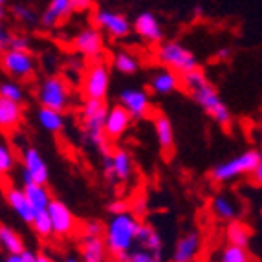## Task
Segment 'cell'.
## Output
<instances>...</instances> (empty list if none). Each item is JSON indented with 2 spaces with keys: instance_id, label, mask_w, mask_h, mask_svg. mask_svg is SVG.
I'll use <instances>...</instances> for the list:
<instances>
[{
  "instance_id": "cell-1",
  "label": "cell",
  "mask_w": 262,
  "mask_h": 262,
  "mask_svg": "<svg viewBox=\"0 0 262 262\" xmlns=\"http://www.w3.org/2000/svg\"><path fill=\"white\" fill-rule=\"evenodd\" d=\"M180 77H182V88H184L185 92L192 97V101H194L216 125H220V127H224V128H227L231 125V121H233L231 110L224 103L219 90L213 86V83L206 77V74H204L200 68L187 72V74L180 75Z\"/></svg>"
},
{
  "instance_id": "cell-2",
  "label": "cell",
  "mask_w": 262,
  "mask_h": 262,
  "mask_svg": "<svg viewBox=\"0 0 262 262\" xmlns=\"http://www.w3.org/2000/svg\"><path fill=\"white\" fill-rule=\"evenodd\" d=\"M138 226H140V219L132 211L125 209L110 214L108 222L105 224L103 241L114 262H123L128 251L136 246Z\"/></svg>"
},
{
  "instance_id": "cell-3",
  "label": "cell",
  "mask_w": 262,
  "mask_h": 262,
  "mask_svg": "<svg viewBox=\"0 0 262 262\" xmlns=\"http://www.w3.org/2000/svg\"><path fill=\"white\" fill-rule=\"evenodd\" d=\"M106 112H108V105L106 101L99 99H84L83 106H81V134H83L84 143L90 149H96L103 156L110 152V143L112 141L106 138L105 134V119Z\"/></svg>"
},
{
  "instance_id": "cell-4",
  "label": "cell",
  "mask_w": 262,
  "mask_h": 262,
  "mask_svg": "<svg viewBox=\"0 0 262 262\" xmlns=\"http://www.w3.org/2000/svg\"><path fill=\"white\" fill-rule=\"evenodd\" d=\"M258 158H260V150L257 149H249L241 154H236V156L227 158V160L216 163L211 169L209 172L211 182L219 185H226V184H233V182L244 178V176H249L253 172L255 167H257Z\"/></svg>"
},
{
  "instance_id": "cell-5",
  "label": "cell",
  "mask_w": 262,
  "mask_h": 262,
  "mask_svg": "<svg viewBox=\"0 0 262 262\" xmlns=\"http://www.w3.org/2000/svg\"><path fill=\"white\" fill-rule=\"evenodd\" d=\"M156 61L169 70L176 72L178 75H184L198 68L196 55L178 40H165L158 44Z\"/></svg>"
},
{
  "instance_id": "cell-6",
  "label": "cell",
  "mask_w": 262,
  "mask_h": 262,
  "mask_svg": "<svg viewBox=\"0 0 262 262\" xmlns=\"http://www.w3.org/2000/svg\"><path fill=\"white\" fill-rule=\"evenodd\" d=\"M37 101L44 108H53L66 112L72 106L70 84L59 75H50L37 88Z\"/></svg>"
},
{
  "instance_id": "cell-7",
  "label": "cell",
  "mask_w": 262,
  "mask_h": 262,
  "mask_svg": "<svg viewBox=\"0 0 262 262\" xmlns=\"http://www.w3.org/2000/svg\"><path fill=\"white\" fill-rule=\"evenodd\" d=\"M110 90V68L105 61H92L81 79V94L84 99L106 101Z\"/></svg>"
},
{
  "instance_id": "cell-8",
  "label": "cell",
  "mask_w": 262,
  "mask_h": 262,
  "mask_svg": "<svg viewBox=\"0 0 262 262\" xmlns=\"http://www.w3.org/2000/svg\"><path fill=\"white\" fill-rule=\"evenodd\" d=\"M0 68L9 79L15 81H31L35 77L37 61L31 52H20V50L6 48L0 55Z\"/></svg>"
},
{
  "instance_id": "cell-9",
  "label": "cell",
  "mask_w": 262,
  "mask_h": 262,
  "mask_svg": "<svg viewBox=\"0 0 262 262\" xmlns=\"http://www.w3.org/2000/svg\"><path fill=\"white\" fill-rule=\"evenodd\" d=\"M103 172L110 184H125L134 176V160L125 149H112L103 160Z\"/></svg>"
},
{
  "instance_id": "cell-10",
  "label": "cell",
  "mask_w": 262,
  "mask_h": 262,
  "mask_svg": "<svg viewBox=\"0 0 262 262\" xmlns=\"http://www.w3.org/2000/svg\"><path fill=\"white\" fill-rule=\"evenodd\" d=\"M92 22L101 33H105L112 39H125V37L130 35L132 31L130 20L119 11H114V9H96L92 15Z\"/></svg>"
},
{
  "instance_id": "cell-11",
  "label": "cell",
  "mask_w": 262,
  "mask_h": 262,
  "mask_svg": "<svg viewBox=\"0 0 262 262\" xmlns=\"http://www.w3.org/2000/svg\"><path fill=\"white\" fill-rule=\"evenodd\" d=\"M22 185L26 184H42L46 185L50 180V167L44 156L35 147H24L22 150Z\"/></svg>"
},
{
  "instance_id": "cell-12",
  "label": "cell",
  "mask_w": 262,
  "mask_h": 262,
  "mask_svg": "<svg viewBox=\"0 0 262 262\" xmlns=\"http://www.w3.org/2000/svg\"><path fill=\"white\" fill-rule=\"evenodd\" d=\"M118 103L130 114L132 119L149 118L152 114V101L143 88H123L118 94Z\"/></svg>"
},
{
  "instance_id": "cell-13",
  "label": "cell",
  "mask_w": 262,
  "mask_h": 262,
  "mask_svg": "<svg viewBox=\"0 0 262 262\" xmlns=\"http://www.w3.org/2000/svg\"><path fill=\"white\" fill-rule=\"evenodd\" d=\"M72 46L79 55L86 57L90 61H101V57L105 55V39L96 26L79 31L72 40Z\"/></svg>"
},
{
  "instance_id": "cell-14",
  "label": "cell",
  "mask_w": 262,
  "mask_h": 262,
  "mask_svg": "<svg viewBox=\"0 0 262 262\" xmlns=\"http://www.w3.org/2000/svg\"><path fill=\"white\" fill-rule=\"evenodd\" d=\"M48 216L52 222V231L59 238H66V236L74 235L75 227H77V220H75L74 213L70 207L66 206L64 202L52 198L48 206Z\"/></svg>"
},
{
  "instance_id": "cell-15",
  "label": "cell",
  "mask_w": 262,
  "mask_h": 262,
  "mask_svg": "<svg viewBox=\"0 0 262 262\" xmlns=\"http://www.w3.org/2000/svg\"><path fill=\"white\" fill-rule=\"evenodd\" d=\"M202 236L196 229L184 233L174 244V249L170 253V262H194L200 255Z\"/></svg>"
},
{
  "instance_id": "cell-16",
  "label": "cell",
  "mask_w": 262,
  "mask_h": 262,
  "mask_svg": "<svg viewBox=\"0 0 262 262\" xmlns=\"http://www.w3.org/2000/svg\"><path fill=\"white\" fill-rule=\"evenodd\" d=\"M149 88L156 96H170L182 88V77L165 66H160V68L150 72Z\"/></svg>"
},
{
  "instance_id": "cell-17",
  "label": "cell",
  "mask_w": 262,
  "mask_h": 262,
  "mask_svg": "<svg viewBox=\"0 0 262 262\" xmlns=\"http://www.w3.org/2000/svg\"><path fill=\"white\" fill-rule=\"evenodd\" d=\"M130 125H132L130 114L123 108L119 103H116L114 106H108V112H106V119H105V134L110 141L121 140L123 136L128 132Z\"/></svg>"
},
{
  "instance_id": "cell-18",
  "label": "cell",
  "mask_w": 262,
  "mask_h": 262,
  "mask_svg": "<svg viewBox=\"0 0 262 262\" xmlns=\"http://www.w3.org/2000/svg\"><path fill=\"white\" fill-rule=\"evenodd\" d=\"M211 213H213L214 220H219V222H233L242 213L241 202L229 192H216L211 200Z\"/></svg>"
},
{
  "instance_id": "cell-19",
  "label": "cell",
  "mask_w": 262,
  "mask_h": 262,
  "mask_svg": "<svg viewBox=\"0 0 262 262\" xmlns=\"http://www.w3.org/2000/svg\"><path fill=\"white\" fill-rule=\"evenodd\" d=\"M134 33L149 44L163 42V30L152 11H141L134 20Z\"/></svg>"
},
{
  "instance_id": "cell-20",
  "label": "cell",
  "mask_w": 262,
  "mask_h": 262,
  "mask_svg": "<svg viewBox=\"0 0 262 262\" xmlns=\"http://www.w3.org/2000/svg\"><path fill=\"white\" fill-rule=\"evenodd\" d=\"M4 198H6V202H8L9 209L17 214V219L20 220V222L28 224V226H31L33 211H31V206H30V202H28L24 189L18 187V185H9V187H6Z\"/></svg>"
},
{
  "instance_id": "cell-21",
  "label": "cell",
  "mask_w": 262,
  "mask_h": 262,
  "mask_svg": "<svg viewBox=\"0 0 262 262\" xmlns=\"http://www.w3.org/2000/svg\"><path fill=\"white\" fill-rule=\"evenodd\" d=\"M152 127L160 150L163 154H170L174 149V127H172V121L169 119V116H165L162 112L154 114Z\"/></svg>"
},
{
  "instance_id": "cell-22",
  "label": "cell",
  "mask_w": 262,
  "mask_h": 262,
  "mask_svg": "<svg viewBox=\"0 0 262 262\" xmlns=\"http://www.w3.org/2000/svg\"><path fill=\"white\" fill-rule=\"evenodd\" d=\"M79 258L81 262H105L108 258V249L103 236H81Z\"/></svg>"
},
{
  "instance_id": "cell-23",
  "label": "cell",
  "mask_w": 262,
  "mask_h": 262,
  "mask_svg": "<svg viewBox=\"0 0 262 262\" xmlns=\"http://www.w3.org/2000/svg\"><path fill=\"white\" fill-rule=\"evenodd\" d=\"M24 119V106L0 97V132H13Z\"/></svg>"
},
{
  "instance_id": "cell-24",
  "label": "cell",
  "mask_w": 262,
  "mask_h": 262,
  "mask_svg": "<svg viewBox=\"0 0 262 262\" xmlns=\"http://www.w3.org/2000/svg\"><path fill=\"white\" fill-rule=\"evenodd\" d=\"M72 13H74L72 11V0H50L48 8L44 9V13L40 15V26L46 28V30H53Z\"/></svg>"
},
{
  "instance_id": "cell-25",
  "label": "cell",
  "mask_w": 262,
  "mask_h": 262,
  "mask_svg": "<svg viewBox=\"0 0 262 262\" xmlns=\"http://www.w3.org/2000/svg\"><path fill=\"white\" fill-rule=\"evenodd\" d=\"M35 118L37 123H39V127L42 130L50 132V134H61L66 127V116L64 112H59V110L39 106Z\"/></svg>"
},
{
  "instance_id": "cell-26",
  "label": "cell",
  "mask_w": 262,
  "mask_h": 262,
  "mask_svg": "<svg viewBox=\"0 0 262 262\" xmlns=\"http://www.w3.org/2000/svg\"><path fill=\"white\" fill-rule=\"evenodd\" d=\"M24 192H26L28 202H30L33 214L37 213H46L48 211L50 202H52V194H50L48 187L42 184H26L22 185Z\"/></svg>"
},
{
  "instance_id": "cell-27",
  "label": "cell",
  "mask_w": 262,
  "mask_h": 262,
  "mask_svg": "<svg viewBox=\"0 0 262 262\" xmlns=\"http://www.w3.org/2000/svg\"><path fill=\"white\" fill-rule=\"evenodd\" d=\"M136 246H138V248H143V249H149V251H158V253H162V249H163L162 235H160L150 224L140 222L138 233H136Z\"/></svg>"
},
{
  "instance_id": "cell-28",
  "label": "cell",
  "mask_w": 262,
  "mask_h": 262,
  "mask_svg": "<svg viewBox=\"0 0 262 262\" xmlns=\"http://www.w3.org/2000/svg\"><path fill=\"white\" fill-rule=\"evenodd\" d=\"M0 249L6 255L20 253L26 249V244L22 241V236L18 235V231L8 224H0Z\"/></svg>"
},
{
  "instance_id": "cell-29",
  "label": "cell",
  "mask_w": 262,
  "mask_h": 262,
  "mask_svg": "<svg viewBox=\"0 0 262 262\" xmlns=\"http://www.w3.org/2000/svg\"><path fill=\"white\" fill-rule=\"evenodd\" d=\"M226 242L233 246H241V248H248L249 241H251V229L246 222L242 220H233V222H227L226 226Z\"/></svg>"
},
{
  "instance_id": "cell-30",
  "label": "cell",
  "mask_w": 262,
  "mask_h": 262,
  "mask_svg": "<svg viewBox=\"0 0 262 262\" xmlns=\"http://www.w3.org/2000/svg\"><path fill=\"white\" fill-rule=\"evenodd\" d=\"M114 68L123 75H134L140 70V59L134 55L132 52H118L114 55Z\"/></svg>"
},
{
  "instance_id": "cell-31",
  "label": "cell",
  "mask_w": 262,
  "mask_h": 262,
  "mask_svg": "<svg viewBox=\"0 0 262 262\" xmlns=\"http://www.w3.org/2000/svg\"><path fill=\"white\" fill-rule=\"evenodd\" d=\"M216 262H253V257L248 251V248L226 244L216 255Z\"/></svg>"
},
{
  "instance_id": "cell-32",
  "label": "cell",
  "mask_w": 262,
  "mask_h": 262,
  "mask_svg": "<svg viewBox=\"0 0 262 262\" xmlns=\"http://www.w3.org/2000/svg\"><path fill=\"white\" fill-rule=\"evenodd\" d=\"M0 97H4L8 101H13V103H24L26 101V90L20 84V81H15V79H6V81H0Z\"/></svg>"
},
{
  "instance_id": "cell-33",
  "label": "cell",
  "mask_w": 262,
  "mask_h": 262,
  "mask_svg": "<svg viewBox=\"0 0 262 262\" xmlns=\"http://www.w3.org/2000/svg\"><path fill=\"white\" fill-rule=\"evenodd\" d=\"M123 262H163V260H162V253L149 251V249H143V248H136L134 246Z\"/></svg>"
},
{
  "instance_id": "cell-34",
  "label": "cell",
  "mask_w": 262,
  "mask_h": 262,
  "mask_svg": "<svg viewBox=\"0 0 262 262\" xmlns=\"http://www.w3.org/2000/svg\"><path fill=\"white\" fill-rule=\"evenodd\" d=\"M31 227H33V231H35L37 236H40V238H48V236H52L53 231H52V222H50L48 211H46V213L33 214Z\"/></svg>"
},
{
  "instance_id": "cell-35",
  "label": "cell",
  "mask_w": 262,
  "mask_h": 262,
  "mask_svg": "<svg viewBox=\"0 0 262 262\" xmlns=\"http://www.w3.org/2000/svg\"><path fill=\"white\" fill-rule=\"evenodd\" d=\"M15 152L8 143L0 141V174H9L15 169Z\"/></svg>"
},
{
  "instance_id": "cell-36",
  "label": "cell",
  "mask_w": 262,
  "mask_h": 262,
  "mask_svg": "<svg viewBox=\"0 0 262 262\" xmlns=\"http://www.w3.org/2000/svg\"><path fill=\"white\" fill-rule=\"evenodd\" d=\"M13 15L18 22H24V24H35L37 22V15L35 11L30 8V6L24 4H15L13 6Z\"/></svg>"
},
{
  "instance_id": "cell-37",
  "label": "cell",
  "mask_w": 262,
  "mask_h": 262,
  "mask_svg": "<svg viewBox=\"0 0 262 262\" xmlns=\"http://www.w3.org/2000/svg\"><path fill=\"white\" fill-rule=\"evenodd\" d=\"M105 233V224L101 220H86L81 227V236H103Z\"/></svg>"
},
{
  "instance_id": "cell-38",
  "label": "cell",
  "mask_w": 262,
  "mask_h": 262,
  "mask_svg": "<svg viewBox=\"0 0 262 262\" xmlns=\"http://www.w3.org/2000/svg\"><path fill=\"white\" fill-rule=\"evenodd\" d=\"M30 37L22 35V33H11L9 39V46L11 50H20V52H30Z\"/></svg>"
},
{
  "instance_id": "cell-39",
  "label": "cell",
  "mask_w": 262,
  "mask_h": 262,
  "mask_svg": "<svg viewBox=\"0 0 262 262\" xmlns=\"http://www.w3.org/2000/svg\"><path fill=\"white\" fill-rule=\"evenodd\" d=\"M4 262H37V253L31 249H24L20 253L6 255Z\"/></svg>"
},
{
  "instance_id": "cell-40",
  "label": "cell",
  "mask_w": 262,
  "mask_h": 262,
  "mask_svg": "<svg viewBox=\"0 0 262 262\" xmlns=\"http://www.w3.org/2000/svg\"><path fill=\"white\" fill-rule=\"evenodd\" d=\"M249 180H251V184H253V185L262 187V150H260V158H258L257 167H255L253 172L249 174Z\"/></svg>"
},
{
  "instance_id": "cell-41",
  "label": "cell",
  "mask_w": 262,
  "mask_h": 262,
  "mask_svg": "<svg viewBox=\"0 0 262 262\" xmlns=\"http://www.w3.org/2000/svg\"><path fill=\"white\" fill-rule=\"evenodd\" d=\"M9 39H11V33L6 28V24L0 18V50H6L9 46Z\"/></svg>"
},
{
  "instance_id": "cell-42",
  "label": "cell",
  "mask_w": 262,
  "mask_h": 262,
  "mask_svg": "<svg viewBox=\"0 0 262 262\" xmlns=\"http://www.w3.org/2000/svg\"><path fill=\"white\" fill-rule=\"evenodd\" d=\"M92 8V0H72V11L74 13H83Z\"/></svg>"
},
{
  "instance_id": "cell-43",
  "label": "cell",
  "mask_w": 262,
  "mask_h": 262,
  "mask_svg": "<svg viewBox=\"0 0 262 262\" xmlns=\"http://www.w3.org/2000/svg\"><path fill=\"white\" fill-rule=\"evenodd\" d=\"M145 206H147V198L145 196H138L134 202H132V213L140 219L141 214L145 213Z\"/></svg>"
},
{
  "instance_id": "cell-44",
  "label": "cell",
  "mask_w": 262,
  "mask_h": 262,
  "mask_svg": "<svg viewBox=\"0 0 262 262\" xmlns=\"http://www.w3.org/2000/svg\"><path fill=\"white\" fill-rule=\"evenodd\" d=\"M231 55H233L231 48H220L219 52H216V59H219V61H229Z\"/></svg>"
},
{
  "instance_id": "cell-45",
  "label": "cell",
  "mask_w": 262,
  "mask_h": 262,
  "mask_svg": "<svg viewBox=\"0 0 262 262\" xmlns=\"http://www.w3.org/2000/svg\"><path fill=\"white\" fill-rule=\"evenodd\" d=\"M37 262H55L48 253H37Z\"/></svg>"
},
{
  "instance_id": "cell-46",
  "label": "cell",
  "mask_w": 262,
  "mask_h": 262,
  "mask_svg": "<svg viewBox=\"0 0 262 262\" xmlns=\"http://www.w3.org/2000/svg\"><path fill=\"white\" fill-rule=\"evenodd\" d=\"M62 262H81V258L75 257V255H66V257L62 258Z\"/></svg>"
},
{
  "instance_id": "cell-47",
  "label": "cell",
  "mask_w": 262,
  "mask_h": 262,
  "mask_svg": "<svg viewBox=\"0 0 262 262\" xmlns=\"http://www.w3.org/2000/svg\"><path fill=\"white\" fill-rule=\"evenodd\" d=\"M6 13V0H0V18L4 17Z\"/></svg>"
},
{
  "instance_id": "cell-48",
  "label": "cell",
  "mask_w": 262,
  "mask_h": 262,
  "mask_svg": "<svg viewBox=\"0 0 262 262\" xmlns=\"http://www.w3.org/2000/svg\"><path fill=\"white\" fill-rule=\"evenodd\" d=\"M202 11H204V9H202L200 6H196V8H194V15H196V17H200V15H202Z\"/></svg>"
},
{
  "instance_id": "cell-49",
  "label": "cell",
  "mask_w": 262,
  "mask_h": 262,
  "mask_svg": "<svg viewBox=\"0 0 262 262\" xmlns=\"http://www.w3.org/2000/svg\"><path fill=\"white\" fill-rule=\"evenodd\" d=\"M260 216H262V211H260Z\"/></svg>"
},
{
  "instance_id": "cell-50",
  "label": "cell",
  "mask_w": 262,
  "mask_h": 262,
  "mask_svg": "<svg viewBox=\"0 0 262 262\" xmlns=\"http://www.w3.org/2000/svg\"><path fill=\"white\" fill-rule=\"evenodd\" d=\"M105 262H108V260H105Z\"/></svg>"
},
{
  "instance_id": "cell-51",
  "label": "cell",
  "mask_w": 262,
  "mask_h": 262,
  "mask_svg": "<svg viewBox=\"0 0 262 262\" xmlns=\"http://www.w3.org/2000/svg\"><path fill=\"white\" fill-rule=\"evenodd\" d=\"M0 55H2V53H0Z\"/></svg>"
},
{
  "instance_id": "cell-52",
  "label": "cell",
  "mask_w": 262,
  "mask_h": 262,
  "mask_svg": "<svg viewBox=\"0 0 262 262\" xmlns=\"http://www.w3.org/2000/svg\"><path fill=\"white\" fill-rule=\"evenodd\" d=\"M0 176H2V174H0Z\"/></svg>"
}]
</instances>
